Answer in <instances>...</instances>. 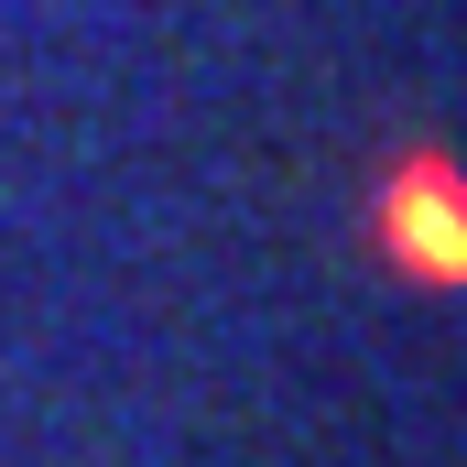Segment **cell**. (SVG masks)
<instances>
[{"instance_id": "obj_1", "label": "cell", "mask_w": 467, "mask_h": 467, "mask_svg": "<svg viewBox=\"0 0 467 467\" xmlns=\"http://www.w3.org/2000/svg\"><path fill=\"white\" fill-rule=\"evenodd\" d=\"M380 239H391L402 272H424V283H467V185L446 174V163H402L391 196H380Z\"/></svg>"}]
</instances>
